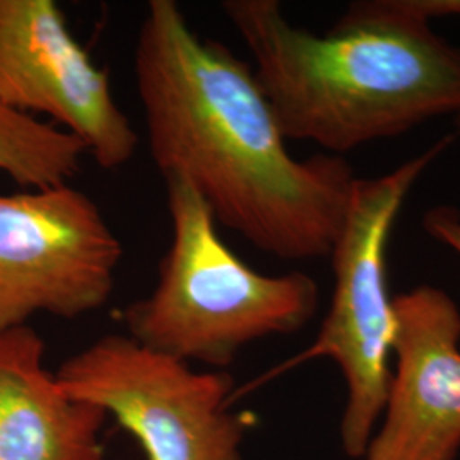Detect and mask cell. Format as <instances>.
<instances>
[{"instance_id":"cell-2","label":"cell","mask_w":460,"mask_h":460,"mask_svg":"<svg viewBox=\"0 0 460 460\" xmlns=\"http://www.w3.org/2000/svg\"><path fill=\"white\" fill-rule=\"evenodd\" d=\"M287 140L345 154L460 113V47L401 0L351 4L329 33L294 26L277 0H226Z\"/></svg>"},{"instance_id":"cell-9","label":"cell","mask_w":460,"mask_h":460,"mask_svg":"<svg viewBox=\"0 0 460 460\" xmlns=\"http://www.w3.org/2000/svg\"><path fill=\"white\" fill-rule=\"evenodd\" d=\"M43 358L30 324L0 331V460H102L108 414L68 394Z\"/></svg>"},{"instance_id":"cell-11","label":"cell","mask_w":460,"mask_h":460,"mask_svg":"<svg viewBox=\"0 0 460 460\" xmlns=\"http://www.w3.org/2000/svg\"><path fill=\"white\" fill-rule=\"evenodd\" d=\"M428 234L460 258V212L454 207L431 208L423 220Z\"/></svg>"},{"instance_id":"cell-5","label":"cell","mask_w":460,"mask_h":460,"mask_svg":"<svg viewBox=\"0 0 460 460\" xmlns=\"http://www.w3.org/2000/svg\"><path fill=\"white\" fill-rule=\"evenodd\" d=\"M55 376L72 397L113 416L147 460H247L226 370L197 372L128 334H104Z\"/></svg>"},{"instance_id":"cell-10","label":"cell","mask_w":460,"mask_h":460,"mask_svg":"<svg viewBox=\"0 0 460 460\" xmlns=\"http://www.w3.org/2000/svg\"><path fill=\"white\" fill-rule=\"evenodd\" d=\"M87 150L53 123L0 102V172L28 190L70 181L81 172Z\"/></svg>"},{"instance_id":"cell-13","label":"cell","mask_w":460,"mask_h":460,"mask_svg":"<svg viewBox=\"0 0 460 460\" xmlns=\"http://www.w3.org/2000/svg\"><path fill=\"white\" fill-rule=\"evenodd\" d=\"M456 133H457V137L460 138V113L456 116Z\"/></svg>"},{"instance_id":"cell-4","label":"cell","mask_w":460,"mask_h":460,"mask_svg":"<svg viewBox=\"0 0 460 460\" xmlns=\"http://www.w3.org/2000/svg\"><path fill=\"white\" fill-rule=\"evenodd\" d=\"M452 142L444 137L393 171L353 184L343 227L331 251L334 287L313 343L277 367L279 376L302 363L331 360L345 380L340 440L349 459H362L384 410L393 372L394 296L387 288V244L412 186Z\"/></svg>"},{"instance_id":"cell-6","label":"cell","mask_w":460,"mask_h":460,"mask_svg":"<svg viewBox=\"0 0 460 460\" xmlns=\"http://www.w3.org/2000/svg\"><path fill=\"white\" fill-rule=\"evenodd\" d=\"M123 246L72 184L0 195V331L38 314L77 319L108 304Z\"/></svg>"},{"instance_id":"cell-3","label":"cell","mask_w":460,"mask_h":460,"mask_svg":"<svg viewBox=\"0 0 460 460\" xmlns=\"http://www.w3.org/2000/svg\"><path fill=\"white\" fill-rule=\"evenodd\" d=\"M164 182L171 243L152 292L123 313L127 334L176 360L222 370L247 345L305 328L319 307L315 279L252 270L224 243L190 182Z\"/></svg>"},{"instance_id":"cell-7","label":"cell","mask_w":460,"mask_h":460,"mask_svg":"<svg viewBox=\"0 0 460 460\" xmlns=\"http://www.w3.org/2000/svg\"><path fill=\"white\" fill-rule=\"evenodd\" d=\"M0 102L49 116L106 171L137 154L138 133L106 70L74 38L53 0H0Z\"/></svg>"},{"instance_id":"cell-8","label":"cell","mask_w":460,"mask_h":460,"mask_svg":"<svg viewBox=\"0 0 460 460\" xmlns=\"http://www.w3.org/2000/svg\"><path fill=\"white\" fill-rule=\"evenodd\" d=\"M393 372L363 460H457L460 309L429 285L394 296Z\"/></svg>"},{"instance_id":"cell-12","label":"cell","mask_w":460,"mask_h":460,"mask_svg":"<svg viewBox=\"0 0 460 460\" xmlns=\"http://www.w3.org/2000/svg\"><path fill=\"white\" fill-rule=\"evenodd\" d=\"M402 5L428 22L435 17L460 16V0H401Z\"/></svg>"},{"instance_id":"cell-1","label":"cell","mask_w":460,"mask_h":460,"mask_svg":"<svg viewBox=\"0 0 460 460\" xmlns=\"http://www.w3.org/2000/svg\"><path fill=\"white\" fill-rule=\"evenodd\" d=\"M148 150L218 226L285 261L329 258L357 176L340 155L296 159L252 66L199 38L174 0H150L135 47Z\"/></svg>"}]
</instances>
